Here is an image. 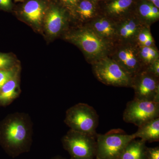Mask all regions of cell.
<instances>
[{
    "label": "cell",
    "instance_id": "cell-6",
    "mask_svg": "<svg viewBox=\"0 0 159 159\" xmlns=\"http://www.w3.org/2000/svg\"><path fill=\"white\" fill-rule=\"evenodd\" d=\"M157 77L145 73L134 80L132 86L135 90V99L150 100L159 102V85Z\"/></svg>",
    "mask_w": 159,
    "mask_h": 159
},
{
    "label": "cell",
    "instance_id": "cell-2",
    "mask_svg": "<svg viewBox=\"0 0 159 159\" xmlns=\"http://www.w3.org/2000/svg\"><path fill=\"white\" fill-rule=\"evenodd\" d=\"M65 122L72 130L96 136L99 116L92 107L79 103L67 111Z\"/></svg>",
    "mask_w": 159,
    "mask_h": 159
},
{
    "label": "cell",
    "instance_id": "cell-30",
    "mask_svg": "<svg viewBox=\"0 0 159 159\" xmlns=\"http://www.w3.org/2000/svg\"><path fill=\"white\" fill-rule=\"evenodd\" d=\"M95 1H102V0H95Z\"/></svg>",
    "mask_w": 159,
    "mask_h": 159
},
{
    "label": "cell",
    "instance_id": "cell-26",
    "mask_svg": "<svg viewBox=\"0 0 159 159\" xmlns=\"http://www.w3.org/2000/svg\"><path fill=\"white\" fill-rule=\"evenodd\" d=\"M152 42H153V40H152V37L151 35L148 39L143 44V45L145 46V47H149L152 44Z\"/></svg>",
    "mask_w": 159,
    "mask_h": 159
},
{
    "label": "cell",
    "instance_id": "cell-19",
    "mask_svg": "<svg viewBox=\"0 0 159 159\" xmlns=\"http://www.w3.org/2000/svg\"><path fill=\"white\" fill-rule=\"evenodd\" d=\"M12 64V59L6 54L0 53V70L9 69Z\"/></svg>",
    "mask_w": 159,
    "mask_h": 159
},
{
    "label": "cell",
    "instance_id": "cell-28",
    "mask_svg": "<svg viewBox=\"0 0 159 159\" xmlns=\"http://www.w3.org/2000/svg\"><path fill=\"white\" fill-rule=\"evenodd\" d=\"M149 2L152 3L153 6L156 7L158 9H159V0H148Z\"/></svg>",
    "mask_w": 159,
    "mask_h": 159
},
{
    "label": "cell",
    "instance_id": "cell-24",
    "mask_svg": "<svg viewBox=\"0 0 159 159\" xmlns=\"http://www.w3.org/2000/svg\"><path fill=\"white\" fill-rule=\"evenodd\" d=\"M147 47V52L150 56L151 59L152 61V60L155 59L156 57H157V53L155 50L152 48H150V47Z\"/></svg>",
    "mask_w": 159,
    "mask_h": 159
},
{
    "label": "cell",
    "instance_id": "cell-18",
    "mask_svg": "<svg viewBox=\"0 0 159 159\" xmlns=\"http://www.w3.org/2000/svg\"><path fill=\"white\" fill-rule=\"evenodd\" d=\"M14 72L11 69L0 70V90L5 84L14 77Z\"/></svg>",
    "mask_w": 159,
    "mask_h": 159
},
{
    "label": "cell",
    "instance_id": "cell-1",
    "mask_svg": "<svg viewBox=\"0 0 159 159\" xmlns=\"http://www.w3.org/2000/svg\"><path fill=\"white\" fill-rule=\"evenodd\" d=\"M134 134H128L120 129H111L96 135V159H117L123 148L131 140Z\"/></svg>",
    "mask_w": 159,
    "mask_h": 159
},
{
    "label": "cell",
    "instance_id": "cell-7",
    "mask_svg": "<svg viewBox=\"0 0 159 159\" xmlns=\"http://www.w3.org/2000/svg\"><path fill=\"white\" fill-rule=\"evenodd\" d=\"M73 39L84 52L90 56H99L106 49L104 42L90 30H85L75 34Z\"/></svg>",
    "mask_w": 159,
    "mask_h": 159
},
{
    "label": "cell",
    "instance_id": "cell-13",
    "mask_svg": "<svg viewBox=\"0 0 159 159\" xmlns=\"http://www.w3.org/2000/svg\"><path fill=\"white\" fill-rule=\"evenodd\" d=\"M17 83L14 77L4 84L0 90V103L5 104L17 96Z\"/></svg>",
    "mask_w": 159,
    "mask_h": 159
},
{
    "label": "cell",
    "instance_id": "cell-25",
    "mask_svg": "<svg viewBox=\"0 0 159 159\" xmlns=\"http://www.w3.org/2000/svg\"><path fill=\"white\" fill-rule=\"evenodd\" d=\"M11 0H0V7L8 9L11 4Z\"/></svg>",
    "mask_w": 159,
    "mask_h": 159
},
{
    "label": "cell",
    "instance_id": "cell-21",
    "mask_svg": "<svg viewBox=\"0 0 159 159\" xmlns=\"http://www.w3.org/2000/svg\"><path fill=\"white\" fill-rule=\"evenodd\" d=\"M123 26L128 31L129 37L133 35L137 29L136 24L133 20L125 23Z\"/></svg>",
    "mask_w": 159,
    "mask_h": 159
},
{
    "label": "cell",
    "instance_id": "cell-5",
    "mask_svg": "<svg viewBox=\"0 0 159 159\" xmlns=\"http://www.w3.org/2000/svg\"><path fill=\"white\" fill-rule=\"evenodd\" d=\"M94 72L99 81L107 85L130 86L133 78L121 66L109 59H103L97 63Z\"/></svg>",
    "mask_w": 159,
    "mask_h": 159
},
{
    "label": "cell",
    "instance_id": "cell-27",
    "mask_svg": "<svg viewBox=\"0 0 159 159\" xmlns=\"http://www.w3.org/2000/svg\"><path fill=\"white\" fill-rule=\"evenodd\" d=\"M62 1L67 6H70V7L75 6L74 2H73V0H62Z\"/></svg>",
    "mask_w": 159,
    "mask_h": 159
},
{
    "label": "cell",
    "instance_id": "cell-8",
    "mask_svg": "<svg viewBox=\"0 0 159 159\" xmlns=\"http://www.w3.org/2000/svg\"><path fill=\"white\" fill-rule=\"evenodd\" d=\"M27 130L25 124L19 120L11 121L5 132L6 142L14 150H19L26 142Z\"/></svg>",
    "mask_w": 159,
    "mask_h": 159
},
{
    "label": "cell",
    "instance_id": "cell-22",
    "mask_svg": "<svg viewBox=\"0 0 159 159\" xmlns=\"http://www.w3.org/2000/svg\"><path fill=\"white\" fill-rule=\"evenodd\" d=\"M151 35V34L149 32H142L139 34V40L140 43L142 44L144 43L148 39V38Z\"/></svg>",
    "mask_w": 159,
    "mask_h": 159
},
{
    "label": "cell",
    "instance_id": "cell-16",
    "mask_svg": "<svg viewBox=\"0 0 159 159\" xmlns=\"http://www.w3.org/2000/svg\"><path fill=\"white\" fill-rule=\"evenodd\" d=\"M94 27L99 34L106 36H109L113 34V27L109 21L105 19H101L95 23Z\"/></svg>",
    "mask_w": 159,
    "mask_h": 159
},
{
    "label": "cell",
    "instance_id": "cell-4",
    "mask_svg": "<svg viewBox=\"0 0 159 159\" xmlns=\"http://www.w3.org/2000/svg\"><path fill=\"white\" fill-rule=\"evenodd\" d=\"M159 117V102L134 98L127 103L123 115L125 122L139 127Z\"/></svg>",
    "mask_w": 159,
    "mask_h": 159
},
{
    "label": "cell",
    "instance_id": "cell-11",
    "mask_svg": "<svg viewBox=\"0 0 159 159\" xmlns=\"http://www.w3.org/2000/svg\"><path fill=\"white\" fill-rule=\"evenodd\" d=\"M23 14L29 21L35 24H40L44 13L42 4L37 0H31L24 6Z\"/></svg>",
    "mask_w": 159,
    "mask_h": 159
},
{
    "label": "cell",
    "instance_id": "cell-17",
    "mask_svg": "<svg viewBox=\"0 0 159 159\" xmlns=\"http://www.w3.org/2000/svg\"><path fill=\"white\" fill-rule=\"evenodd\" d=\"M152 4L149 3H143L139 7V11L142 16L146 19H156L152 11Z\"/></svg>",
    "mask_w": 159,
    "mask_h": 159
},
{
    "label": "cell",
    "instance_id": "cell-9",
    "mask_svg": "<svg viewBox=\"0 0 159 159\" xmlns=\"http://www.w3.org/2000/svg\"><path fill=\"white\" fill-rule=\"evenodd\" d=\"M133 134L135 139L140 138L144 142H153L159 141V117L152 119L139 126Z\"/></svg>",
    "mask_w": 159,
    "mask_h": 159
},
{
    "label": "cell",
    "instance_id": "cell-12",
    "mask_svg": "<svg viewBox=\"0 0 159 159\" xmlns=\"http://www.w3.org/2000/svg\"><path fill=\"white\" fill-rule=\"evenodd\" d=\"M64 24L62 12L57 8H52L47 15L45 20L46 28L49 34L55 35L60 31Z\"/></svg>",
    "mask_w": 159,
    "mask_h": 159
},
{
    "label": "cell",
    "instance_id": "cell-3",
    "mask_svg": "<svg viewBox=\"0 0 159 159\" xmlns=\"http://www.w3.org/2000/svg\"><path fill=\"white\" fill-rule=\"evenodd\" d=\"M62 144L71 159H94L96 157V136L70 129L63 138Z\"/></svg>",
    "mask_w": 159,
    "mask_h": 159
},
{
    "label": "cell",
    "instance_id": "cell-23",
    "mask_svg": "<svg viewBox=\"0 0 159 159\" xmlns=\"http://www.w3.org/2000/svg\"><path fill=\"white\" fill-rule=\"evenodd\" d=\"M141 54L142 57L147 62H150L152 61L151 59L150 56L147 52V47H145L142 49V52H141Z\"/></svg>",
    "mask_w": 159,
    "mask_h": 159
},
{
    "label": "cell",
    "instance_id": "cell-10",
    "mask_svg": "<svg viewBox=\"0 0 159 159\" xmlns=\"http://www.w3.org/2000/svg\"><path fill=\"white\" fill-rule=\"evenodd\" d=\"M146 142L134 139L123 148L117 159H144L147 147Z\"/></svg>",
    "mask_w": 159,
    "mask_h": 159
},
{
    "label": "cell",
    "instance_id": "cell-29",
    "mask_svg": "<svg viewBox=\"0 0 159 159\" xmlns=\"http://www.w3.org/2000/svg\"><path fill=\"white\" fill-rule=\"evenodd\" d=\"M16 2H22V1H24V0H15Z\"/></svg>",
    "mask_w": 159,
    "mask_h": 159
},
{
    "label": "cell",
    "instance_id": "cell-20",
    "mask_svg": "<svg viewBox=\"0 0 159 159\" xmlns=\"http://www.w3.org/2000/svg\"><path fill=\"white\" fill-rule=\"evenodd\" d=\"M144 159H159V147L154 148L147 147Z\"/></svg>",
    "mask_w": 159,
    "mask_h": 159
},
{
    "label": "cell",
    "instance_id": "cell-14",
    "mask_svg": "<svg viewBox=\"0 0 159 159\" xmlns=\"http://www.w3.org/2000/svg\"><path fill=\"white\" fill-rule=\"evenodd\" d=\"M133 0H114L107 6V11L111 14L118 15L123 12L130 7Z\"/></svg>",
    "mask_w": 159,
    "mask_h": 159
},
{
    "label": "cell",
    "instance_id": "cell-31",
    "mask_svg": "<svg viewBox=\"0 0 159 159\" xmlns=\"http://www.w3.org/2000/svg\"><path fill=\"white\" fill-rule=\"evenodd\" d=\"M60 159V158H56V159Z\"/></svg>",
    "mask_w": 159,
    "mask_h": 159
},
{
    "label": "cell",
    "instance_id": "cell-15",
    "mask_svg": "<svg viewBox=\"0 0 159 159\" xmlns=\"http://www.w3.org/2000/svg\"><path fill=\"white\" fill-rule=\"evenodd\" d=\"M77 11L82 19H88L93 16L95 7L89 0H80L77 4Z\"/></svg>",
    "mask_w": 159,
    "mask_h": 159
}]
</instances>
